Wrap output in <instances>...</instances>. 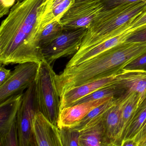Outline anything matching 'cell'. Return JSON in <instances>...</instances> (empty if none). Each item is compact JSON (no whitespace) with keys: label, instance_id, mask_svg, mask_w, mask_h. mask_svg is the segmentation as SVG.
<instances>
[{"label":"cell","instance_id":"cell-9","mask_svg":"<svg viewBox=\"0 0 146 146\" xmlns=\"http://www.w3.org/2000/svg\"><path fill=\"white\" fill-rule=\"evenodd\" d=\"M113 98L115 97L84 102L63 109L60 111L57 127L60 129L73 127L81 121L94 108L106 103Z\"/></svg>","mask_w":146,"mask_h":146},{"label":"cell","instance_id":"cell-20","mask_svg":"<svg viewBox=\"0 0 146 146\" xmlns=\"http://www.w3.org/2000/svg\"><path fill=\"white\" fill-rule=\"evenodd\" d=\"M60 20H56L47 26L41 33L39 40L40 49L45 48L57 38L63 32Z\"/></svg>","mask_w":146,"mask_h":146},{"label":"cell","instance_id":"cell-26","mask_svg":"<svg viewBox=\"0 0 146 146\" xmlns=\"http://www.w3.org/2000/svg\"><path fill=\"white\" fill-rule=\"evenodd\" d=\"M146 1V0H102L104 9L112 8L121 5L129 4L133 3Z\"/></svg>","mask_w":146,"mask_h":146},{"label":"cell","instance_id":"cell-21","mask_svg":"<svg viewBox=\"0 0 146 146\" xmlns=\"http://www.w3.org/2000/svg\"><path fill=\"white\" fill-rule=\"evenodd\" d=\"M59 133L63 146H80V133L70 128L59 129Z\"/></svg>","mask_w":146,"mask_h":146},{"label":"cell","instance_id":"cell-15","mask_svg":"<svg viewBox=\"0 0 146 146\" xmlns=\"http://www.w3.org/2000/svg\"><path fill=\"white\" fill-rule=\"evenodd\" d=\"M119 98L122 110L119 139V145L121 146L124 140L128 126L140 104L141 98L138 93L130 92L125 93Z\"/></svg>","mask_w":146,"mask_h":146},{"label":"cell","instance_id":"cell-25","mask_svg":"<svg viewBox=\"0 0 146 146\" xmlns=\"http://www.w3.org/2000/svg\"><path fill=\"white\" fill-rule=\"evenodd\" d=\"M126 42H146V25L134 31L128 38Z\"/></svg>","mask_w":146,"mask_h":146},{"label":"cell","instance_id":"cell-16","mask_svg":"<svg viewBox=\"0 0 146 146\" xmlns=\"http://www.w3.org/2000/svg\"><path fill=\"white\" fill-rule=\"evenodd\" d=\"M23 95V93L13 95L0 104V135L17 120Z\"/></svg>","mask_w":146,"mask_h":146},{"label":"cell","instance_id":"cell-3","mask_svg":"<svg viewBox=\"0 0 146 146\" xmlns=\"http://www.w3.org/2000/svg\"><path fill=\"white\" fill-rule=\"evenodd\" d=\"M146 10V1L103 9L87 28L78 52L89 49L132 28L133 21Z\"/></svg>","mask_w":146,"mask_h":146},{"label":"cell","instance_id":"cell-32","mask_svg":"<svg viewBox=\"0 0 146 146\" xmlns=\"http://www.w3.org/2000/svg\"><path fill=\"white\" fill-rule=\"evenodd\" d=\"M27 146H38L37 141H36V139H35V136H34V134H33L31 138V140H30Z\"/></svg>","mask_w":146,"mask_h":146},{"label":"cell","instance_id":"cell-14","mask_svg":"<svg viewBox=\"0 0 146 146\" xmlns=\"http://www.w3.org/2000/svg\"><path fill=\"white\" fill-rule=\"evenodd\" d=\"M115 82L126 92H135L139 94L141 103L146 98V71L122 70L116 74Z\"/></svg>","mask_w":146,"mask_h":146},{"label":"cell","instance_id":"cell-12","mask_svg":"<svg viewBox=\"0 0 146 146\" xmlns=\"http://www.w3.org/2000/svg\"><path fill=\"white\" fill-rule=\"evenodd\" d=\"M115 75L90 82L68 90L60 97V110L71 106L79 100L111 84L115 81Z\"/></svg>","mask_w":146,"mask_h":146},{"label":"cell","instance_id":"cell-5","mask_svg":"<svg viewBox=\"0 0 146 146\" xmlns=\"http://www.w3.org/2000/svg\"><path fill=\"white\" fill-rule=\"evenodd\" d=\"M87 29L63 30L57 38L41 49L43 60L51 66L57 59L75 54L80 48Z\"/></svg>","mask_w":146,"mask_h":146},{"label":"cell","instance_id":"cell-19","mask_svg":"<svg viewBox=\"0 0 146 146\" xmlns=\"http://www.w3.org/2000/svg\"><path fill=\"white\" fill-rule=\"evenodd\" d=\"M117 98H113L103 104L94 108L83 119L78 123L70 128L73 130H77L80 133L83 131L91 122L95 119L103 115L117 101Z\"/></svg>","mask_w":146,"mask_h":146},{"label":"cell","instance_id":"cell-6","mask_svg":"<svg viewBox=\"0 0 146 146\" xmlns=\"http://www.w3.org/2000/svg\"><path fill=\"white\" fill-rule=\"evenodd\" d=\"M34 82L23 93L17 117L18 146H27L33 134V121L39 112Z\"/></svg>","mask_w":146,"mask_h":146},{"label":"cell","instance_id":"cell-29","mask_svg":"<svg viewBox=\"0 0 146 146\" xmlns=\"http://www.w3.org/2000/svg\"><path fill=\"white\" fill-rule=\"evenodd\" d=\"M15 0H1V8H0V16L2 17L8 13L9 10L7 8V2L9 6L11 7L14 3Z\"/></svg>","mask_w":146,"mask_h":146},{"label":"cell","instance_id":"cell-30","mask_svg":"<svg viewBox=\"0 0 146 146\" xmlns=\"http://www.w3.org/2000/svg\"><path fill=\"white\" fill-rule=\"evenodd\" d=\"M146 138V122L141 129L139 133L135 137L133 140L136 144L138 145L139 143L143 141Z\"/></svg>","mask_w":146,"mask_h":146},{"label":"cell","instance_id":"cell-23","mask_svg":"<svg viewBox=\"0 0 146 146\" xmlns=\"http://www.w3.org/2000/svg\"><path fill=\"white\" fill-rule=\"evenodd\" d=\"M75 0H54L51 13L55 19L60 20L65 13L72 7Z\"/></svg>","mask_w":146,"mask_h":146},{"label":"cell","instance_id":"cell-13","mask_svg":"<svg viewBox=\"0 0 146 146\" xmlns=\"http://www.w3.org/2000/svg\"><path fill=\"white\" fill-rule=\"evenodd\" d=\"M104 114L80 132V146H116L111 141L106 133L104 123Z\"/></svg>","mask_w":146,"mask_h":146},{"label":"cell","instance_id":"cell-1","mask_svg":"<svg viewBox=\"0 0 146 146\" xmlns=\"http://www.w3.org/2000/svg\"><path fill=\"white\" fill-rule=\"evenodd\" d=\"M54 0H18L0 27L1 65L40 63V35L56 20L51 13Z\"/></svg>","mask_w":146,"mask_h":146},{"label":"cell","instance_id":"cell-33","mask_svg":"<svg viewBox=\"0 0 146 146\" xmlns=\"http://www.w3.org/2000/svg\"><path fill=\"white\" fill-rule=\"evenodd\" d=\"M96 1V0H75L74 3H79L84 2L91 1ZM102 1V0H100Z\"/></svg>","mask_w":146,"mask_h":146},{"label":"cell","instance_id":"cell-27","mask_svg":"<svg viewBox=\"0 0 146 146\" xmlns=\"http://www.w3.org/2000/svg\"><path fill=\"white\" fill-rule=\"evenodd\" d=\"M146 25V10L132 22V28L138 29Z\"/></svg>","mask_w":146,"mask_h":146},{"label":"cell","instance_id":"cell-10","mask_svg":"<svg viewBox=\"0 0 146 146\" xmlns=\"http://www.w3.org/2000/svg\"><path fill=\"white\" fill-rule=\"evenodd\" d=\"M33 130L38 146H63L57 126L51 123L40 111L33 118Z\"/></svg>","mask_w":146,"mask_h":146},{"label":"cell","instance_id":"cell-18","mask_svg":"<svg viewBox=\"0 0 146 146\" xmlns=\"http://www.w3.org/2000/svg\"><path fill=\"white\" fill-rule=\"evenodd\" d=\"M126 91L123 89L119 85L115 83V81L111 84L105 86L89 95L84 97L74 103L72 106L81 104L84 102L94 101L106 98L115 97L119 98L124 94Z\"/></svg>","mask_w":146,"mask_h":146},{"label":"cell","instance_id":"cell-4","mask_svg":"<svg viewBox=\"0 0 146 146\" xmlns=\"http://www.w3.org/2000/svg\"><path fill=\"white\" fill-rule=\"evenodd\" d=\"M56 75L52 66L43 60L39 63L35 84L39 111L51 123L57 126L61 110Z\"/></svg>","mask_w":146,"mask_h":146},{"label":"cell","instance_id":"cell-11","mask_svg":"<svg viewBox=\"0 0 146 146\" xmlns=\"http://www.w3.org/2000/svg\"><path fill=\"white\" fill-rule=\"evenodd\" d=\"M137 29H134L132 28L128 29L119 35L108 39L89 49L81 52H77L68 62L66 66V68L79 65L115 46L126 42L128 38Z\"/></svg>","mask_w":146,"mask_h":146},{"label":"cell","instance_id":"cell-28","mask_svg":"<svg viewBox=\"0 0 146 146\" xmlns=\"http://www.w3.org/2000/svg\"><path fill=\"white\" fill-rule=\"evenodd\" d=\"M12 74L11 70L6 69L3 66L0 68V86L7 80Z\"/></svg>","mask_w":146,"mask_h":146},{"label":"cell","instance_id":"cell-8","mask_svg":"<svg viewBox=\"0 0 146 146\" xmlns=\"http://www.w3.org/2000/svg\"><path fill=\"white\" fill-rule=\"evenodd\" d=\"M103 8L100 0L74 3L60 21L64 31L88 28Z\"/></svg>","mask_w":146,"mask_h":146},{"label":"cell","instance_id":"cell-7","mask_svg":"<svg viewBox=\"0 0 146 146\" xmlns=\"http://www.w3.org/2000/svg\"><path fill=\"white\" fill-rule=\"evenodd\" d=\"M39 66V63L34 62L16 66L7 80L0 86V104L30 87L36 80Z\"/></svg>","mask_w":146,"mask_h":146},{"label":"cell","instance_id":"cell-31","mask_svg":"<svg viewBox=\"0 0 146 146\" xmlns=\"http://www.w3.org/2000/svg\"><path fill=\"white\" fill-rule=\"evenodd\" d=\"M121 146H137V144L133 140H129L124 141Z\"/></svg>","mask_w":146,"mask_h":146},{"label":"cell","instance_id":"cell-24","mask_svg":"<svg viewBox=\"0 0 146 146\" xmlns=\"http://www.w3.org/2000/svg\"><path fill=\"white\" fill-rule=\"evenodd\" d=\"M123 69L146 71V52L127 64Z\"/></svg>","mask_w":146,"mask_h":146},{"label":"cell","instance_id":"cell-17","mask_svg":"<svg viewBox=\"0 0 146 146\" xmlns=\"http://www.w3.org/2000/svg\"><path fill=\"white\" fill-rule=\"evenodd\" d=\"M104 115V123L108 137L116 146H119V139L122 110L119 98Z\"/></svg>","mask_w":146,"mask_h":146},{"label":"cell","instance_id":"cell-22","mask_svg":"<svg viewBox=\"0 0 146 146\" xmlns=\"http://www.w3.org/2000/svg\"><path fill=\"white\" fill-rule=\"evenodd\" d=\"M0 146H18L17 120L7 131L0 135Z\"/></svg>","mask_w":146,"mask_h":146},{"label":"cell","instance_id":"cell-34","mask_svg":"<svg viewBox=\"0 0 146 146\" xmlns=\"http://www.w3.org/2000/svg\"><path fill=\"white\" fill-rule=\"evenodd\" d=\"M137 146H146V138L143 141L137 145Z\"/></svg>","mask_w":146,"mask_h":146},{"label":"cell","instance_id":"cell-2","mask_svg":"<svg viewBox=\"0 0 146 146\" xmlns=\"http://www.w3.org/2000/svg\"><path fill=\"white\" fill-rule=\"evenodd\" d=\"M146 52V42H125L79 65L65 68L56 76L60 97L73 88L116 74L127 64Z\"/></svg>","mask_w":146,"mask_h":146}]
</instances>
